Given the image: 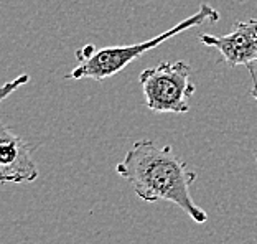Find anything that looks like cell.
Segmentation results:
<instances>
[{
  "instance_id": "3957f363",
  "label": "cell",
  "mask_w": 257,
  "mask_h": 244,
  "mask_svg": "<svg viewBox=\"0 0 257 244\" xmlns=\"http://www.w3.org/2000/svg\"><path fill=\"white\" fill-rule=\"evenodd\" d=\"M191 68L185 61H163L139 74L145 104L152 112L183 114L190 111L188 99L196 92L190 81Z\"/></svg>"
},
{
  "instance_id": "7a4b0ae2",
  "label": "cell",
  "mask_w": 257,
  "mask_h": 244,
  "mask_svg": "<svg viewBox=\"0 0 257 244\" xmlns=\"http://www.w3.org/2000/svg\"><path fill=\"white\" fill-rule=\"evenodd\" d=\"M218 20L219 12L209 4H201L196 14L190 15L188 19H183L177 25H173L172 28H168V30L157 35L154 38L145 40V42L124 46H104V48H97V46L87 43L83 48L76 50L78 65L73 68V71L68 74V78L76 81L86 78H91L94 81H104L107 78H112L114 74L124 71L132 61L139 60L147 51L163 45L173 37H177L178 33L196 28L206 22L216 23Z\"/></svg>"
},
{
  "instance_id": "277c9868",
  "label": "cell",
  "mask_w": 257,
  "mask_h": 244,
  "mask_svg": "<svg viewBox=\"0 0 257 244\" xmlns=\"http://www.w3.org/2000/svg\"><path fill=\"white\" fill-rule=\"evenodd\" d=\"M200 42L218 50L231 68L246 66L249 69L257 65V19L234 22L232 32L223 37L203 33Z\"/></svg>"
},
{
  "instance_id": "52a82bcc",
  "label": "cell",
  "mask_w": 257,
  "mask_h": 244,
  "mask_svg": "<svg viewBox=\"0 0 257 244\" xmlns=\"http://www.w3.org/2000/svg\"><path fill=\"white\" fill-rule=\"evenodd\" d=\"M249 73H250V76H252V88L249 89V96L257 102V78H255L254 68H249Z\"/></svg>"
},
{
  "instance_id": "6da1fadb",
  "label": "cell",
  "mask_w": 257,
  "mask_h": 244,
  "mask_svg": "<svg viewBox=\"0 0 257 244\" xmlns=\"http://www.w3.org/2000/svg\"><path fill=\"white\" fill-rule=\"evenodd\" d=\"M115 172L131 183L140 200L173 203L195 223L208 221V213L196 205L190 193L196 172L175 155L172 145H159L149 139L137 141L128 149L124 160L115 165Z\"/></svg>"
},
{
  "instance_id": "5b68a950",
  "label": "cell",
  "mask_w": 257,
  "mask_h": 244,
  "mask_svg": "<svg viewBox=\"0 0 257 244\" xmlns=\"http://www.w3.org/2000/svg\"><path fill=\"white\" fill-rule=\"evenodd\" d=\"M38 177L30 145L7 126H0V180L2 183H32Z\"/></svg>"
},
{
  "instance_id": "8992f818",
  "label": "cell",
  "mask_w": 257,
  "mask_h": 244,
  "mask_svg": "<svg viewBox=\"0 0 257 244\" xmlns=\"http://www.w3.org/2000/svg\"><path fill=\"white\" fill-rule=\"evenodd\" d=\"M28 81H30V76L28 74H20L19 78L17 79H14V81H10V83H5L4 84V88H2V94H0V99H7V97L12 94L14 91H17L20 88V86H23V84H27Z\"/></svg>"
}]
</instances>
